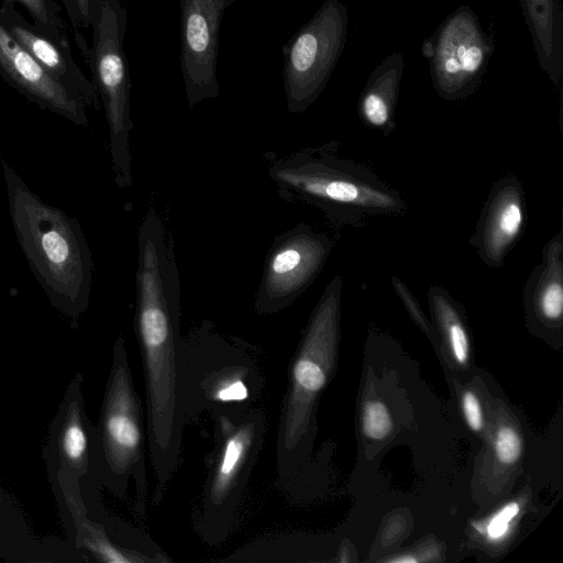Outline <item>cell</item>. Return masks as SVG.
<instances>
[{"mask_svg": "<svg viewBox=\"0 0 563 563\" xmlns=\"http://www.w3.org/2000/svg\"><path fill=\"white\" fill-rule=\"evenodd\" d=\"M180 280L172 234L155 210L137 232L135 331L146 394V442L155 475L153 505L175 473L187 422L180 377Z\"/></svg>", "mask_w": 563, "mask_h": 563, "instance_id": "obj_1", "label": "cell"}, {"mask_svg": "<svg viewBox=\"0 0 563 563\" xmlns=\"http://www.w3.org/2000/svg\"><path fill=\"white\" fill-rule=\"evenodd\" d=\"M338 142L307 146L271 162L277 195L319 210L333 225L361 229L377 217L402 218L401 195L368 165L340 154Z\"/></svg>", "mask_w": 563, "mask_h": 563, "instance_id": "obj_2", "label": "cell"}, {"mask_svg": "<svg viewBox=\"0 0 563 563\" xmlns=\"http://www.w3.org/2000/svg\"><path fill=\"white\" fill-rule=\"evenodd\" d=\"M9 211L19 245L49 302L78 318L89 306L92 260L76 218L44 202L2 163Z\"/></svg>", "mask_w": 563, "mask_h": 563, "instance_id": "obj_3", "label": "cell"}, {"mask_svg": "<svg viewBox=\"0 0 563 563\" xmlns=\"http://www.w3.org/2000/svg\"><path fill=\"white\" fill-rule=\"evenodd\" d=\"M342 290V277L334 276L312 310L290 367L276 443L277 473L283 483L290 479L303 456L318 398L333 369Z\"/></svg>", "mask_w": 563, "mask_h": 563, "instance_id": "obj_4", "label": "cell"}, {"mask_svg": "<svg viewBox=\"0 0 563 563\" xmlns=\"http://www.w3.org/2000/svg\"><path fill=\"white\" fill-rule=\"evenodd\" d=\"M145 437L141 400L134 388L125 341L119 336L97 427L96 476L119 498L126 497L132 478L134 511L141 521L146 517L147 501Z\"/></svg>", "mask_w": 563, "mask_h": 563, "instance_id": "obj_5", "label": "cell"}, {"mask_svg": "<svg viewBox=\"0 0 563 563\" xmlns=\"http://www.w3.org/2000/svg\"><path fill=\"white\" fill-rule=\"evenodd\" d=\"M180 362L187 422L205 410L240 415L260 395L262 377L255 363L213 332L209 322L181 339Z\"/></svg>", "mask_w": 563, "mask_h": 563, "instance_id": "obj_6", "label": "cell"}, {"mask_svg": "<svg viewBox=\"0 0 563 563\" xmlns=\"http://www.w3.org/2000/svg\"><path fill=\"white\" fill-rule=\"evenodd\" d=\"M217 417V443L200 498L196 529L218 544L234 526L242 495L264 442L267 422L257 408Z\"/></svg>", "mask_w": 563, "mask_h": 563, "instance_id": "obj_7", "label": "cell"}, {"mask_svg": "<svg viewBox=\"0 0 563 563\" xmlns=\"http://www.w3.org/2000/svg\"><path fill=\"white\" fill-rule=\"evenodd\" d=\"M126 21V13L104 4L91 23V46L81 32L74 33L75 44L91 71V81L104 108L114 181L121 189L129 188L133 179L130 151L133 128L130 114L131 81L123 51Z\"/></svg>", "mask_w": 563, "mask_h": 563, "instance_id": "obj_8", "label": "cell"}, {"mask_svg": "<svg viewBox=\"0 0 563 563\" xmlns=\"http://www.w3.org/2000/svg\"><path fill=\"white\" fill-rule=\"evenodd\" d=\"M334 241L300 222L274 238L254 298V310L273 314L292 305L322 272Z\"/></svg>", "mask_w": 563, "mask_h": 563, "instance_id": "obj_9", "label": "cell"}, {"mask_svg": "<svg viewBox=\"0 0 563 563\" xmlns=\"http://www.w3.org/2000/svg\"><path fill=\"white\" fill-rule=\"evenodd\" d=\"M340 20L327 5L285 45L284 90L287 110L300 113L316 100L339 45Z\"/></svg>", "mask_w": 563, "mask_h": 563, "instance_id": "obj_10", "label": "cell"}, {"mask_svg": "<svg viewBox=\"0 0 563 563\" xmlns=\"http://www.w3.org/2000/svg\"><path fill=\"white\" fill-rule=\"evenodd\" d=\"M180 68L190 108L216 98L219 32L227 9L235 0H178Z\"/></svg>", "mask_w": 563, "mask_h": 563, "instance_id": "obj_11", "label": "cell"}, {"mask_svg": "<svg viewBox=\"0 0 563 563\" xmlns=\"http://www.w3.org/2000/svg\"><path fill=\"white\" fill-rule=\"evenodd\" d=\"M0 23L57 84L80 98L86 107L100 108L98 91L74 59L66 35L30 22L12 3L1 2Z\"/></svg>", "mask_w": 563, "mask_h": 563, "instance_id": "obj_12", "label": "cell"}, {"mask_svg": "<svg viewBox=\"0 0 563 563\" xmlns=\"http://www.w3.org/2000/svg\"><path fill=\"white\" fill-rule=\"evenodd\" d=\"M526 222L523 186L515 175H507L492 186L468 244L484 264L500 268L520 240Z\"/></svg>", "mask_w": 563, "mask_h": 563, "instance_id": "obj_13", "label": "cell"}, {"mask_svg": "<svg viewBox=\"0 0 563 563\" xmlns=\"http://www.w3.org/2000/svg\"><path fill=\"white\" fill-rule=\"evenodd\" d=\"M0 76L40 108L86 126L84 101L57 84L0 23Z\"/></svg>", "mask_w": 563, "mask_h": 563, "instance_id": "obj_14", "label": "cell"}, {"mask_svg": "<svg viewBox=\"0 0 563 563\" xmlns=\"http://www.w3.org/2000/svg\"><path fill=\"white\" fill-rule=\"evenodd\" d=\"M541 263L523 285V301L529 318L542 328L560 329L563 319V231L543 246Z\"/></svg>", "mask_w": 563, "mask_h": 563, "instance_id": "obj_15", "label": "cell"}, {"mask_svg": "<svg viewBox=\"0 0 563 563\" xmlns=\"http://www.w3.org/2000/svg\"><path fill=\"white\" fill-rule=\"evenodd\" d=\"M79 387L77 383L69 389L54 423L51 440L53 457L62 466L74 468L77 475H87L90 468L96 475L97 428L85 417Z\"/></svg>", "mask_w": 563, "mask_h": 563, "instance_id": "obj_16", "label": "cell"}, {"mask_svg": "<svg viewBox=\"0 0 563 563\" xmlns=\"http://www.w3.org/2000/svg\"><path fill=\"white\" fill-rule=\"evenodd\" d=\"M428 301L451 355L457 364L465 365L470 358V338L461 306L440 285L429 288Z\"/></svg>", "mask_w": 563, "mask_h": 563, "instance_id": "obj_17", "label": "cell"}, {"mask_svg": "<svg viewBox=\"0 0 563 563\" xmlns=\"http://www.w3.org/2000/svg\"><path fill=\"white\" fill-rule=\"evenodd\" d=\"M519 512L520 504L518 501H509L490 517L473 521L472 527L487 542L500 543L509 537L515 518Z\"/></svg>", "mask_w": 563, "mask_h": 563, "instance_id": "obj_18", "label": "cell"}, {"mask_svg": "<svg viewBox=\"0 0 563 563\" xmlns=\"http://www.w3.org/2000/svg\"><path fill=\"white\" fill-rule=\"evenodd\" d=\"M2 2L22 5L32 18L33 23L55 34L66 35L60 7L55 0H2Z\"/></svg>", "mask_w": 563, "mask_h": 563, "instance_id": "obj_19", "label": "cell"}, {"mask_svg": "<svg viewBox=\"0 0 563 563\" xmlns=\"http://www.w3.org/2000/svg\"><path fill=\"white\" fill-rule=\"evenodd\" d=\"M393 430V420L386 405L376 399L364 402L362 408V431L372 440H383Z\"/></svg>", "mask_w": 563, "mask_h": 563, "instance_id": "obj_20", "label": "cell"}, {"mask_svg": "<svg viewBox=\"0 0 563 563\" xmlns=\"http://www.w3.org/2000/svg\"><path fill=\"white\" fill-rule=\"evenodd\" d=\"M483 60V51L481 47L463 43L452 48L443 57V66L448 74L456 76V74H473L481 66Z\"/></svg>", "mask_w": 563, "mask_h": 563, "instance_id": "obj_21", "label": "cell"}, {"mask_svg": "<svg viewBox=\"0 0 563 563\" xmlns=\"http://www.w3.org/2000/svg\"><path fill=\"white\" fill-rule=\"evenodd\" d=\"M522 451V441L518 431L509 424H500L494 440L496 460L504 465L515 464Z\"/></svg>", "mask_w": 563, "mask_h": 563, "instance_id": "obj_22", "label": "cell"}, {"mask_svg": "<svg viewBox=\"0 0 563 563\" xmlns=\"http://www.w3.org/2000/svg\"><path fill=\"white\" fill-rule=\"evenodd\" d=\"M391 285L394 290L396 291L397 296L401 300L402 305L413 319V321L427 333L433 332L432 325L426 318L422 309L420 308V305L415 297V295L411 292V290L408 288V286L398 277L393 275L390 277Z\"/></svg>", "mask_w": 563, "mask_h": 563, "instance_id": "obj_23", "label": "cell"}, {"mask_svg": "<svg viewBox=\"0 0 563 563\" xmlns=\"http://www.w3.org/2000/svg\"><path fill=\"white\" fill-rule=\"evenodd\" d=\"M71 25L73 33L91 27L90 0H62Z\"/></svg>", "mask_w": 563, "mask_h": 563, "instance_id": "obj_24", "label": "cell"}, {"mask_svg": "<svg viewBox=\"0 0 563 563\" xmlns=\"http://www.w3.org/2000/svg\"><path fill=\"white\" fill-rule=\"evenodd\" d=\"M462 410L465 421L471 430L478 432L483 429L484 418L481 402L471 390H465L462 395Z\"/></svg>", "mask_w": 563, "mask_h": 563, "instance_id": "obj_25", "label": "cell"}, {"mask_svg": "<svg viewBox=\"0 0 563 563\" xmlns=\"http://www.w3.org/2000/svg\"><path fill=\"white\" fill-rule=\"evenodd\" d=\"M104 4H110L115 11L120 13H126L125 8L121 5V0H90L91 23L99 16L101 8Z\"/></svg>", "mask_w": 563, "mask_h": 563, "instance_id": "obj_26", "label": "cell"}]
</instances>
